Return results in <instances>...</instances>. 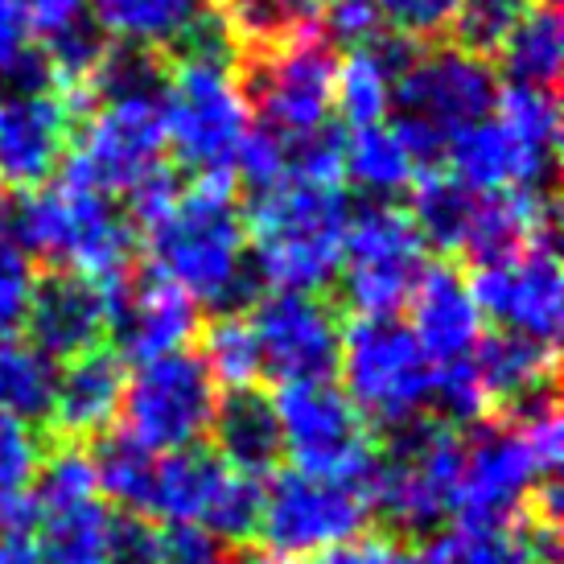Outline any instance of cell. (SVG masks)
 <instances>
[{"label":"cell","instance_id":"6da1fadb","mask_svg":"<svg viewBox=\"0 0 564 564\" xmlns=\"http://www.w3.org/2000/svg\"><path fill=\"white\" fill-rule=\"evenodd\" d=\"M248 251L264 289L322 293L343 268L350 198L343 182V141L334 128L314 141L284 144L281 182L248 203Z\"/></svg>","mask_w":564,"mask_h":564},{"label":"cell","instance_id":"7a4b0ae2","mask_svg":"<svg viewBox=\"0 0 564 564\" xmlns=\"http://www.w3.org/2000/svg\"><path fill=\"white\" fill-rule=\"evenodd\" d=\"M149 272L215 314H243L268 293L248 251L236 182H189L137 227Z\"/></svg>","mask_w":564,"mask_h":564},{"label":"cell","instance_id":"3957f363","mask_svg":"<svg viewBox=\"0 0 564 564\" xmlns=\"http://www.w3.org/2000/svg\"><path fill=\"white\" fill-rule=\"evenodd\" d=\"M4 227L30 251L33 264L42 260L54 272L87 276L108 293L137 272L141 239L128 210L66 170L46 186L21 194Z\"/></svg>","mask_w":564,"mask_h":564},{"label":"cell","instance_id":"277c9868","mask_svg":"<svg viewBox=\"0 0 564 564\" xmlns=\"http://www.w3.org/2000/svg\"><path fill=\"white\" fill-rule=\"evenodd\" d=\"M561 158V104L556 91L499 87L486 120L449 144V173L474 194L549 189Z\"/></svg>","mask_w":564,"mask_h":564},{"label":"cell","instance_id":"5b68a950","mask_svg":"<svg viewBox=\"0 0 564 564\" xmlns=\"http://www.w3.org/2000/svg\"><path fill=\"white\" fill-rule=\"evenodd\" d=\"M466 433L437 416L395 429L383 454H376L367 478L371 519L388 523V535H437L445 519H454L457 486H462Z\"/></svg>","mask_w":564,"mask_h":564},{"label":"cell","instance_id":"8992f818","mask_svg":"<svg viewBox=\"0 0 564 564\" xmlns=\"http://www.w3.org/2000/svg\"><path fill=\"white\" fill-rule=\"evenodd\" d=\"M499 99L495 66L462 46L416 50L395 83L392 120L421 165L449 153V144L490 116Z\"/></svg>","mask_w":564,"mask_h":564},{"label":"cell","instance_id":"52a82bcc","mask_svg":"<svg viewBox=\"0 0 564 564\" xmlns=\"http://www.w3.org/2000/svg\"><path fill=\"white\" fill-rule=\"evenodd\" d=\"M165 149L177 170L194 173V182H236V161L248 141L251 111L239 87L236 66L170 63V79L161 95Z\"/></svg>","mask_w":564,"mask_h":564},{"label":"cell","instance_id":"ba28073f","mask_svg":"<svg viewBox=\"0 0 564 564\" xmlns=\"http://www.w3.org/2000/svg\"><path fill=\"white\" fill-rule=\"evenodd\" d=\"M338 376V388L371 429L395 433L433 408L437 367L400 317H355V326L343 329Z\"/></svg>","mask_w":564,"mask_h":564},{"label":"cell","instance_id":"9c48e42d","mask_svg":"<svg viewBox=\"0 0 564 564\" xmlns=\"http://www.w3.org/2000/svg\"><path fill=\"white\" fill-rule=\"evenodd\" d=\"M338 58L317 30L293 33L276 46L248 50L239 66V87L248 99L251 124L284 144L314 141L334 120Z\"/></svg>","mask_w":564,"mask_h":564},{"label":"cell","instance_id":"30bf717a","mask_svg":"<svg viewBox=\"0 0 564 564\" xmlns=\"http://www.w3.org/2000/svg\"><path fill=\"white\" fill-rule=\"evenodd\" d=\"M272 408L281 421L284 457H293L301 474L367 486L379 454L376 437L334 379L281 383L272 395Z\"/></svg>","mask_w":564,"mask_h":564},{"label":"cell","instance_id":"8fae6325","mask_svg":"<svg viewBox=\"0 0 564 564\" xmlns=\"http://www.w3.org/2000/svg\"><path fill=\"white\" fill-rule=\"evenodd\" d=\"M429 248L404 206L367 203L350 210L343 243V301L359 317H395L429 268Z\"/></svg>","mask_w":564,"mask_h":564},{"label":"cell","instance_id":"7c38bea8","mask_svg":"<svg viewBox=\"0 0 564 564\" xmlns=\"http://www.w3.org/2000/svg\"><path fill=\"white\" fill-rule=\"evenodd\" d=\"M219 404V383L198 350H177L165 359L141 362L124 379L120 421L128 441L149 454H177L210 433V416Z\"/></svg>","mask_w":564,"mask_h":564},{"label":"cell","instance_id":"4fadbf2b","mask_svg":"<svg viewBox=\"0 0 564 564\" xmlns=\"http://www.w3.org/2000/svg\"><path fill=\"white\" fill-rule=\"evenodd\" d=\"M264 486L223 466L210 445H189L158 457L149 516L170 528H203L215 540H248L260 523ZM144 516V519H149Z\"/></svg>","mask_w":564,"mask_h":564},{"label":"cell","instance_id":"5bb4252c","mask_svg":"<svg viewBox=\"0 0 564 564\" xmlns=\"http://www.w3.org/2000/svg\"><path fill=\"white\" fill-rule=\"evenodd\" d=\"M63 170L70 177H79L83 186L99 189L124 206L153 177L173 170L170 149H165L161 104H149V99L91 104L87 124L79 128Z\"/></svg>","mask_w":564,"mask_h":564},{"label":"cell","instance_id":"9a60e30c","mask_svg":"<svg viewBox=\"0 0 564 564\" xmlns=\"http://www.w3.org/2000/svg\"><path fill=\"white\" fill-rule=\"evenodd\" d=\"M371 502L367 486L329 482L314 474H276L260 495V523L256 532L268 552L281 561H310L367 532Z\"/></svg>","mask_w":564,"mask_h":564},{"label":"cell","instance_id":"2e32d148","mask_svg":"<svg viewBox=\"0 0 564 564\" xmlns=\"http://www.w3.org/2000/svg\"><path fill=\"white\" fill-rule=\"evenodd\" d=\"M248 329L260 355V376L281 383L334 379L343 355V322L322 293H260Z\"/></svg>","mask_w":564,"mask_h":564},{"label":"cell","instance_id":"e0dca14e","mask_svg":"<svg viewBox=\"0 0 564 564\" xmlns=\"http://www.w3.org/2000/svg\"><path fill=\"white\" fill-rule=\"evenodd\" d=\"M75 111L54 83L0 91V186L30 194L54 182L75 144Z\"/></svg>","mask_w":564,"mask_h":564},{"label":"cell","instance_id":"ac0fdd59","mask_svg":"<svg viewBox=\"0 0 564 564\" xmlns=\"http://www.w3.org/2000/svg\"><path fill=\"white\" fill-rule=\"evenodd\" d=\"M470 289L482 322H495L499 334L556 346L564 326V276L552 243L478 268Z\"/></svg>","mask_w":564,"mask_h":564},{"label":"cell","instance_id":"d6986e66","mask_svg":"<svg viewBox=\"0 0 564 564\" xmlns=\"http://www.w3.org/2000/svg\"><path fill=\"white\" fill-rule=\"evenodd\" d=\"M111 317L108 338L111 355L120 362H153L177 350H189V338H198V305L165 284L161 276L144 272V276H128L108 293Z\"/></svg>","mask_w":564,"mask_h":564},{"label":"cell","instance_id":"ffe728a7","mask_svg":"<svg viewBox=\"0 0 564 564\" xmlns=\"http://www.w3.org/2000/svg\"><path fill=\"white\" fill-rule=\"evenodd\" d=\"M108 289H99L75 272H46L37 276L25 317V343L37 346L50 362H70L91 355L108 338Z\"/></svg>","mask_w":564,"mask_h":564},{"label":"cell","instance_id":"44dd1931","mask_svg":"<svg viewBox=\"0 0 564 564\" xmlns=\"http://www.w3.org/2000/svg\"><path fill=\"white\" fill-rule=\"evenodd\" d=\"M408 310H412L408 329L421 343L424 359L433 362L437 371L470 362L478 343L486 338L470 281L454 264L424 268V276L416 281L412 297H408Z\"/></svg>","mask_w":564,"mask_h":564},{"label":"cell","instance_id":"7402d4cb","mask_svg":"<svg viewBox=\"0 0 564 564\" xmlns=\"http://www.w3.org/2000/svg\"><path fill=\"white\" fill-rule=\"evenodd\" d=\"M124 379V362L108 346L58 367V392H54V412H50L54 441L79 445V441L104 437L111 421L120 416Z\"/></svg>","mask_w":564,"mask_h":564},{"label":"cell","instance_id":"603a6c76","mask_svg":"<svg viewBox=\"0 0 564 564\" xmlns=\"http://www.w3.org/2000/svg\"><path fill=\"white\" fill-rule=\"evenodd\" d=\"M556 210H552L549 189H516V194H478L462 239V251L478 268L511 260L519 251L552 243Z\"/></svg>","mask_w":564,"mask_h":564},{"label":"cell","instance_id":"cb8c5ba5","mask_svg":"<svg viewBox=\"0 0 564 564\" xmlns=\"http://www.w3.org/2000/svg\"><path fill=\"white\" fill-rule=\"evenodd\" d=\"M210 437L223 466H231L243 478H268L281 466L284 441L272 395L260 388H227L210 416Z\"/></svg>","mask_w":564,"mask_h":564},{"label":"cell","instance_id":"d4e9b609","mask_svg":"<svg viewBox=\"0 0 564 564\" xmlns=\"http://www.w3.org/2000/svg\"><path fill=\"white\" fill-rule=\"evenodd\" d=\"M412 58H416V42L395 33H383L371 46L350 50L338 63V79H334V120H343L350 132L383 124L392 116L395 83Z\"/></svg>","mask_w":564,"mask_h":564},{"label":"cell","instance_id":"484cf974","mask_svg":"<svg viewBox=\"0 0 564 564\" xmlns=\"http://www.w3.org/2000/svg\"><path fill=\"white\" fill-rule=\"evenodd\" d=\"M474 371L490 408H519L552 395L556 388V346H540L511 334H490L474 350Z\"/></svg>","mask_w":564,"mask_h":564},{"label":"cell","instance_id":"4316f807","mask_svg":"<svg viewBox=\"0 0 564 564\" xmlns=\"http://www.w3.org/2000/svg\"><path fill=\"white\" fill-rule=\"evenodd\" d=\"M116 511L99 499L30 511V544L37 564H108Z\"/></svg>","mask_w":564,"mask_h":564},{"label":"cell","instance_id":"83f0119b","mask_svg":"<svg viewBox=\"0 0 564 564\" xmlns=\"http://www.w3.org/2000/svg\"><path fill=\"white\" fill-rule=\"evenodd\" d=\"M424 173L421 158L408 149L392 120L355 128L343 141V182L367 194V203H395Z\"/></svg>","mask_w":564,"mask_h":564},{"label":"cell","instance_id":"f1b7e54d","mask_svg":"<svg viewBox=\"0 0 564 564\" xmlns=\"http://www.w3.org/2000/svg\"><path fill=\"white\" fill-rule=\"evenodd\" d=\"M58 392V362H50L25 338L0 343V416L25 429L50 424Z\"/></svg>","mask_w":564,"mask_h":564},{"label":"cell","instance_id":"f546056e","mask_svg":"<svg viewBox=\"0 0 564 564\" xmlns=\"http://www.w3.org/2000/svg\"><path fill=\"white\" fill-rule=\"evenodd\" d=\"M535 528H540V519L532 511L516 519V523H502V528L454 523L449 532L429 535L421 552L412 556V564H519L528 556V549H532Z\"/></svg>","mask_w":564,"mask_h":564},{"label":"cell","instance_id":"4dcf8cb0","mask_svg":"<svg viewBox=\"0 0 564 564\" xmlns=\"http://www.w3.org/2000/svg\"><path fill=\"white\" fill-rule=\"evenodd\" d=\"M408 194H412L408 219L421 231L424 248L457 256V251H462V239H466V227H470L478 194L462 186L449 170H424L421 177L412 182Z\"/></svg>","mask_w":564,"mask_h":564},{"label":"cell","instance_id":"1f68e13d","mask_svg":"<svg viewBox=\"0 0 564 564\" xmlns=\"http://www.w3.org/2000/svg\"><path fill=\"white\" fill-rule=\"evenodd\" d=\"M87 9L111 42L165 54L189 25V17L203 9V0H87Z\"/></svg>","mask_w":564,"mask_h":564},{"label":"cell","instance_id":"d6a6232c","mask_svg":"<svg viewBox=\"0 0 564 564\" xmlns=\"http://www.w3.org/2000/svg\"><path fill=\"white\" fill-rule=\"evenodd\" d=\"M95 474V490L108 507H124L128 516H149L153 499V474H158V454L141 449L124 433H104L87 449Z\"/></svg>","mask_w":564,"mask_h":564},{"label":"cell","instance_id":"836d02e7","mask_svg":"<svg viewBox=\"0 0 564 564\" xmlns=\"http://www.w3.org/2000/svg\"><path fill=\"white\" fill-rule=\"evenodd\" d=\"M502 63V75L511 87H540V91H556L564 66V25L556 9L535 4L528 21L519 25L502 50L495 54Z\"/></svg>","mask_w":564,"mask_h":564},{"label":"cell","instance_id":"e575fe53","mask_svg":"<svg viewBox=\"0 0 564 564\" xmlns=\"http://www.w3.org/2000/svg\"><path fill=\"white\" fill-rule=\"evenodd\" d=\"M170 79V63L161 50L128 46V42H111L108 54L99 58L91 83L83 91V104H124V99H149L161 104Z\"/></svg>","mask_w":564,"mask_h":564},{"label":"cell","instance_id":"d590c367","mask_svg":"<svg viewBox=\"0 0 564 564\" xmlns=\"http://www.w3.org/2000/svg\"><path fill=\"white\" fill-rule=\"evenodd\" d=\"M42 454L33 429L0 416V532H30V486Z\"/></svg>","mask_w":564,"mask_h":564},{"label":"cell","instance_id":"8d00e7d4","mask_svg":"<svg viewBox=\"0 0 564 564\" xmlns=\"http://www.w3.org/2000/svg\"><path fill=\"white\" fill-rule=\"evenodd\" d=\"M540 0H457L454 13V46L470 50L478 58H490L499 54L502 42L528 21Z\"/></svg>","mask_w":564,"mask_h":564},{"label":"cell","instance_id":"74e56055","mask_svg":"<svg viewBox=\"0 0 564 564\" xmlns=\"http://www.w3.org/2000/svg\"><path fill=\"white\" fill-rule=\"evenodd\" d=\"M203 362L210 367L215 383L227 388H256L260 379V355H256V338L248 329L243 314H219L206 326L203 338Z\"/></svg>","mask_w":564,"mask_h":564},{"label":"cell","instance_id":"f35d334b","mask_svg":"<svg viewBox=\"0 0 564 564\" xmlns=\"http://www.w3.org/2000/svg\"><path fill=\"white\" fill-rule=\"evenodd\" d=\"M50 83L46 63L33 42L30 17L21 0H0V87H42Z\"/></svg>","mask_w":564,"mask_h":564},{"label":"cell","instance_id":"ab89813d","mask_svg":"<svg viewBox=\"0 0 564 564\" xmlns=\"http://www.w3.org/2000/svg\"><path fill=\"white\" fill-rule=\"evenodd\" d=\"M37 264L33 256L13 236L9 227L0 223V343L9 338H21L25 329V317H30V301L33 289H37Z\"/></svg>","mask_w":564,"mask_h":564},{"label":"cell","instance_id":"60d3db41","mask_svg":"<svg viewBox=\"0 0 564 564\" xmlns=\"http://www.w3.org/2000/svg\"><path fill=\"white\" fill-rule=\"evenodd\" d=\"M317 13H322V30H317V37H322L329 50L343 46L346 54H350V50L371 46L376 37L388 33L371 0H326Z\"/></svg>","mask_w":564,"mask_h":564},{"label":"cell","instance_id":"b9f144b4","mask_svg":"<svg viewBox=\"0 0 564 564\" xmlns=\"http://www.w3.org/2000/svg\"><path fill=\"white\" fill-rule=\"evenodd\" d=\"M371 4H376L383 30L408 37V42L445 33L457 13V0H371Z\"/></svg>","mask_w":564,"mask_h":564},{"label":"cell","instance_id":"7bdbcfd3","mask_svg":"<svg viewBox=\"0 0 564 564\" xmlns=\"http://www.w3.org/2000/svg\"><path fill=\"white\" fill-rule=\"evenodd\" d=\"M305 564H412L408 549L388 532H362L355 540H346L338 549L317 552Z\"/></svg>","mask_w":564,"mask_h":564},{"label":"cell","instance_id":"ee69618b","mask_svg":"<svg viewBox=\"0 0 564 564\" xmlns=\"http://www.w3.org/2000/svg\"><path fill=\"white\" fill-rule=\"evenodd\" d=\"M227 552L215 535L203 528H161L158 532V564H223Z\"/></svg>","mask_w":564,"mask_h":564},{"label":"cell","instance_id":"f6af8a7d","mask_svg":"<svg viewBox=\"0 0 564 564\" xmlns=\"http://www.w3.org/2000/svg\"><path fill=\"white\" fill-rule=\"evenodd\" d=\"M158 532L161 528H153L141 516H116L108 564H158Z\"/></svg>","mask_w":564,"mask_h":564},{"label":"cell","instance_id":"bcb514c9","mask_svg":"<svg viewBox=\"0 0 564 564\" xmlns=\"http://www.w3.org/2000/svg\"><path fill=\"white\" fill-rule=\"evenodd\" d=\"M0 564H37L30 532H0Z\"/></svg>","mask_w":564,"mask_h":564},{"label":"cell","instance_id":"7dc6e473","mask_svg":"<svg viewBox=\"0 0 564 564\" xmlns=\"http://www.w3.org/2000/svg\"><path fill=\"white\" fill-rule=\"evenodd\" d=\"M223 564H289V561H281L276 552H268L264 544H243V549L227 552V561Z\"/></svg>","mask_w":564,"mask_h":564},{"label":"cell","instance_id":"c3c4849f","mask_svg":"<svg viewBox=\"0 0 564 564\" xmlns=\"http://www.w3.org/2000/svg\"><path fill=\"white\" fill-rule=\"evenodd\" d=\"M305 4H310V9H314V13H317V9H322V4H326V0H305Z\"/></svg>","mask_w":564,"mask_h":564},{"label":"cell","instance_id":"681fc988","mask_svg":"<svg viewBox=\"0 0 564 564\" xmlns=\"http://www.w3.org/2000/svg\"><path fill=\"white\" fill-rule=\"evenodd\" d=\"M540 4H549V9H552V4H556V0H540Z\"/></svg>","mask_w":564,"mask_h":564},{"label":"cell","instance_id":"f907efd6","mask_svg":"<svg viewBox=\"0 0 564 564\" xmlns=\"http://www.w3.org/2000/svg\"><path fill=\"white\" fill-rule=\"evenodd\" d=\"M0 223H4V206H0Z\"/></svg>","mask_w":564,"mask_h":564}]
</instances>
